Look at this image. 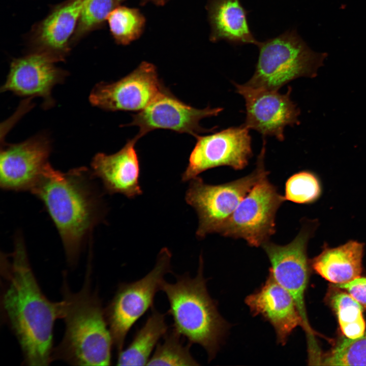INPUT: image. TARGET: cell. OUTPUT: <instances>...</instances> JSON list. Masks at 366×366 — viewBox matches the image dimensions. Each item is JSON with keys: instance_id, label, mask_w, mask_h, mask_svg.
I'll return each mask as SVG.
<instances>
[{"instance_id": "10", "label": "cell", "mask_w": 366, "mask_h": 366, "mask_svg": "<svg viewBox=\"0 0 366 366\" xmlns=\"http://www.w3.org/2000/svg\"><path fill=\"white\" fill-rule=\"evenodd\" d=\"M249 129L242 125L214 134L198 135L181 180L187 181L209 169L226 166L241 170L253 156Z\"/></svg>"}, {"instance_id": "4", "label": "cell", "mask_w": 366, "mask_h": 366, "mask_svg": "<svg viewBox=\"0 0 366 366\" xmlns=\"http://www.w3.org/2000/svg\"><path fill=\"white\" fill-rule=\"evenodd\" d=\"M203 276V260L200 256L196 276L187 273L176 276L175 283H163L161 290L169 303L168 313L173 328L188 343L197 344L206 351L209 360L215 358L229 328L208 294Z\"/></svg>"}, {"instance_id": "20", "label": "cell", "mask_w": 366, "mask_h": 366, "mask_svg": "<svg viewBox=\"0 0 366 366\" xmlns=\"http://www.w3.org/2000/svg\"><path fill=\"white\" fill-rule=\"evenodd\" d=\"M84 0H71L48 16L40 25L38 42L43 51L59 57L56 53L66 49L67 43L78 22Z\"/></svg>"}, {"instance_id": "26", "label": "cell", "mask_w": 366, "mask_h": 366, "mask_svg": "<svg viewBox=\"0 0 366 366\" xmlns=\"http://www.w3.org/2000/svg\"><path fill=\"white\" fill-rule=\"evenodd\" d=\"M321 193L320 181L312 172L302 171L290 176L285 185V200L299 204H309Z\"/></svg>"}, {"instance_id": "24", "label": "cell", "mask_w": 366, "mask_h": 366, "mask_svg": "<svg viewBox=\"0 0 366 366\" xmlns=\"http://www.w3.org/2000/svg\"><path fill=\"white\" fill-rule=\"evenodd\" d=\"M181 337L174 329L168 331L163 343L157 345L147 365H198L190 352L191 344L185 345Z\"/></svg>"}, {"instance_id": "17", "label": "cell", "mask_w": 366, "mask_h": 366, "mask_svg": "<svg viewBox=\"0 0 366 366\" xmlns=\"http://www.w3.org/2000/svg\"><path fill=\"white\" fill-rule=\"evenodd\" d=\"M139 138L136 136L128 141L117 152L97 154L92 162V171L109 194L120 193L129 198L142 194L139 185L140 163L135 149Z\"/></svg>"}, {"instance_id": "7", "label": "cell", "mask_w": 366, "mask_h": 366, "mask_svg": "<svg viewBox=\"0 0 366 366\" xmlns=\"http://www.w3.org/2000/svg\"><path fill=\"white\" fill-rule=\"evenodd\" d=\"M171 258L170 251L163 248L153 269L139 280L119 284L113 297L104 309L117 353L123 349L126 336L132 326L153 307L155 295L161 290L165 276L171 272Z\"/></svg>"}, {"instance_id": "11", "label": "cell", "mask_w": 366, "mask_h": 366, "mask_svg": "<svg viewBox=\"0 0 366 366\" xmlns=\"http://www.w3.org/2000/svg\"><path fill=\"white\" fill-rule=\"evenodd\" d=\"M236 92L245 100L246 119L242 124L255 130L264 138L274 136L280 141L285 139V128L300 122V109L291 100V86L285 94L277 90L255 88L246 84L232 82Z\"/></svg>"}, {"instance_id": "15", "label": "cell", "mask_w": 366, "mask_h": 366, "mask_svg": "<svg viewBox=\"0 0 366 366\" xmlns=\"http://www.w3.org/2000/svg\"><path fill=\"white\" fill-rule=\"evenodd\" d=\"M58 57L46 52L35 53L13 60L2 90L22 96L43 98L45 105L52 104L51 92L64 81L66 73L54 63Z\"/></svg>"}, {"instance_id": "3", "label": "cell", "mask_w": 366, "mask_h": 366, "mask_svg": "<svg viewBox=\"0 0 366 366\" xmlns=\"http://www.w3.org/2000/svg\"><path fill=\"white\" fill-rule=\"evenodd\" d=\"M90 255L81 289L73 292L63 273L62 314L65 324L63 338L53 348L52 360L74 365H109L113 341L105 310L91 281Z\"/></svg>"}, {"instance_id": "22", "label": "cell", "mask_w": 366, "mask_h": 366, "mask_svg": "<svg viewBox=\"0 0 366 366\" xmlns=\"http://www.w3.org/2000/svg\"><path fill=\"white\" fill-rule=\"evenodd\" d=\"M329 302L345 337L352 339L360 337L365 330L363 307L347 292L339 290L330 294Z\"/></svg>"}, {"instance_id": "21", "label": "cell", "mask_w": 366, "mask_h": 366, "mask_svg": "<svg viewBox=\"0 0 366 366\" xmlns=\"http://www.w3.org/2000/svg\"><path fill=\"white\" fill-rule=\"evenodd\" d=\"M142 326L136 332L129 346L118 353V365H147L159 340L168 331L165 314L154 307Z\"/></svg>"}, {"instance_id": "2", "label": "cell", "mask_w": 366, "mask_h": 366, "mask_svg": "<svg viewBox=\"0 0 366 366\" xmlns=\"http://www.w3.org/2000/svg\"><path fill=\"white\" fill-rule=\"evenodd\" d=\"M97 178L85 167L64 173L51 167L32 192L55 225L71 266L77 264L86 241L105 214Z\"/></svg>"}, {"instance_id": "18", "label": "cell", "mask_w": 366, "mask_h": 366, "mask_svg": "<svg viewBox=\"0 0 366 366\" xmlns=\"http://www.w3.org/2000/svg\"><path fill=\"white\" fill-rule=\"evenodd\" d=\"M206 9L210 26V41H227L233 44L259 43L251 33L247 12L240 0H208Z\"/></svg>"}, {"instance_id": "13", "label": "cell", "mask_w": 366, "mask_h": 366, "mask_svg": "<svg viewBox=\"0 0 366 366\" xmlns=\"http://www.w3.org/2000/svg\"><path fill=\"white\" fill-rule=\"evenodd\" d=\"M223 108L197 109L186 104L164 87L143 110L133 115L127 126H137L139 139L148 132L158 129H168L180 133H188L196 137L199 133L212 132L216 127L206 129L200 125L203 118L217 116Z\"/></svg>"}, {"instance_id": "23", "label": "cell", "mask_w": 366, "mask_h": 366, "mask_svg": "<svg viewBox=\"0 0 366 366\" xmlns=\"http://www.w3.org/2000/svg\"><path fill=\"white\" fill-rule=\"evenodd\" d=\"M115 42L127 45L138 39L145 25V18L139 9L118 5L107 19Z\"/></svg>"}, {"instance_id": "29", "label": "cell", "mask_w": 366, "mask_h": 366, "mask_svg": "<svg viewBox=\"0 0 366 366\" xmlns=\"http://www.w3.org/2000/svg\"><path fill=\"white\" fill-rule=\"evenodd\" d=\"M170 0H140L141 5H144L148 3H151L158 6H162L166 4Z\"/></svg>"}, {"instance_id": "8", "label": "cell", "mask_w": 366, "mask_h": 366, "mask_svg": "<svg viewBox=\"0 0 366 366\" xmlns=\"http://www.w3.org/2000/svg\"><path fill=\"white\" fill-rule=\"evenodd\" d=\"M314 228L311 224L304 225L296 237L287 245H279L267 241L262 245L270 263L269 273L295 301L307 337L310 352L317 350L314 341L316 332L309 323L304 299L309 277L307 249Z\"/></svg>"}, {"instance_id": "9", "label": "cell", "mask_w": 366, "mask_h": 366, "mask_svg": "<svg viewBox=\"0 0 366 366\" xmlns=\"http://www.w3.org/2000/svg\"><path fill=\"white\" fill-rule=\"evenodd\" d=\"M267 176L259 180L239 203L219 233L262 246L276 232L275 218L285 201Z\"/></svg>"}, {"instance_id": "16", "label": "cell", "mask_w": 366, "mask_h": 366, "mask_svg": "<svg viewBox=\"0 0 366 366\" xmlns=\"http://www.w3.org/2000/svg\"><path fill=\"white\" fill-rule=\"evenodd\" d=\"M245 303L254 316H261L273 326L277 341L284 346L302 321L290 293L269 273L259 289L248 295Z\"/></svg>"}, {"instance_id": "25", "label": "cell", "mask_w": 366, "mask_h": 366, "mask_svg": "<svg viewBox=\"0 0 366 366\" xmlns=\"http://www.w3.org/2000/svg\"><path fill=\"white\" fill-rule=\"evenodd\" d=\"M321 362L326 365H366V330L358 338L342 339Z\"/></svg>"}, {"instance_id": "6", "label": "cell", "mask_w": 366, "mask_h": 366, "mask_svg": "<svg viewBox=\"0 0 366 366\" xmlns=\"http://www.w3.org/2000/svg\"><path fill=\"white\" fill-rule=\"evenodd\" d=\"M266 140H263L255 169L249 175L229 182L211 185L199 177L192 179L186 192L187 203L196 210L199 224L196 235L202 239L220 229L252 188L268 175L264 160Z\"/></svg>"}, {"instance_id": "19", "label": "cell", "mask_w": 366, "mask_h": 366, "mask_svg": "<svg viewBox=\"0 0 366 366\" xmlns=\"http://www.w3.org/2000/svg\"><path fill=\"white\" fill-rule=\"evenodd\" d=\"M364 246L351 240L336 248L325 247L311 261L312 268L332 284L350 282L362 272Z\"/></svg>"}, {"instance_id": "5", "label": "cell", "mask_w": 366, "mask_h": 366, "mask_svg": "<svg viewBox=\"0 0 366 366\" xmlns=\"http://www.w3.org/2000/svg\"><path fill=\"white\" fill-rule=\"evenodd\" d=\"M255 71L245 83L255 88L277 90L299 77L314 78L326 53L312 50L295 30L259 42Z\"/></svg>"}, {"instance_id": "28", "label": "cell", "mask_w": 366, "mask_h": 366, "mask_svg": "<svg viewBox=\"0 0 366 366\" xmlns=\"http://www.w3.org/2000/svg\"><path fill=\"white\" fill-rule=\"evenodd\" d=\"M332 286L346 291L366 309V277L360 276L348 282L332 284Z\"/></svg>"}, {"instance_id": "30", "label": "cell", "mask_w": 366, "mask_h": 366, "mask_svg": "<svg viewBox=\"0 0 366 366\" xmlns=\"http://www.w3.org/2000/svg\"><path fill=\"white\" fill-rule=\"evenodd\" d=\"M125 1H127V0H118L119 3H121V2H124Z\"/></svg>"}, {"instance_id": "12", "label": "cell", "mask_w": 366, "mask_h": 366, "mask_svg": "<svg viewBox=\"0 0 366 366\" xmlns=\"http://www.w3.org/2000/svg\"><path fill=\"white\" fill-rule=\"evenodd\" d=\"M50 151L49 139L44 135L16 144L5 143L1 150V188L32 193L52 167L48 161Z\"/></svg>"}, {"instance_id": "14", "label": "cell", "mask_w": 366, "mask_h": 366, "mask_svg": "<svg viewBox=\"0 0 366 366\" xmlns=\"http://www.w3.org/2000/svg\"><path fill=\"white\" fill-rule=\"evenodd\" d=\"M165 87L157 69L143 62L131 73L110 83L101 82L89 96L94 106L110 111H140L145 108Z\"/></svg>"}, {"instance_id": "1", "label": "cell", "mask_w": 366, "mask_h": 366, "mask_svg": "<svg viewBox=\"0 0 366 366\" xmlns=\"http://www.w3.org/2000/svg\"><path fill=\"white\" fill-rule=\"evenodd\" d=\"M1 265L2 313L19 342L23 364L47 365L52 361L53 326L62 317L63 302H53L42 292L20 236L13 253L1 255Z\"/></svg>"}, {"instance_id": "27", "label": "cell", "mask_w": 366, "mask_h": 366, "mask_svg": "<svg viewBox=\"0 0 366 366\" xmlns=\"http://www.w3.org/2000/svg\"><path fill=\"white\" fill-rule=\"evenodd\" d=\"M120 3L118 0H84L77 28L81 35L103 23Z\"/></svg>"}]
</instances>
